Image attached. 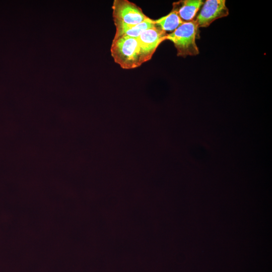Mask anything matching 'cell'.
<instances>
[{
	"label": "cell",
	"instance_id": "obj_2",
	"mask_svg": "<svg viewBox=\"0 0 272 272\" xmlns=\"http://www.w3.org/2000/svg\"><path fill=\"white\" fill-rule=\"evenodd\" d=\"M198 26L196 20L185 22L172 33L167 34L166 40L172 41L177 50V55L185 57L199 53L195 39L198 35Z\"/></svg>",
	"mask_w": 272,
	"mask_h": 272
},
{
	"label": "cell",
	"instance_id": "obj_6",
	"mask_svg": "<svg viewBox=\"0 0 272 272\" xmlns=\"http://www.w3.org/2000/svg\"><path fill=\"white\" fill-rule=\"evenodd\" d=\"M116 32L113 39L122 36L138 37L143 31L156 25L155 21L150 18L138 24H126L114 22Z\"/></svg>",
	"mask_w": 272,
	"mask_h": 272
},
{
	"label": "cell",
	"instance_id": "obj_1",
	"mask_svg": "<svg viewBox=\"0 0 272 272\" xmlns=\"http://www.w3.org/2000/svg\"><path fill=\"white\" fill-rule=\"evenodd\" d=\"M110 51L115 62L123 69L136 68L145 62L135 37L124 36L113 39Z\"/></svg>",
	"mask_w": 272,
	"mask_h": 272
},
{
	"label": "cell",
	"instance_id": "obj_8",
	"mask_svg": "<svg viewBox=\"0 0 272 272\" xmlns=\"http://www.w3.org/2000/svg\"><path fill=\"white\" fill-rule=\"evenodd\" d=\"M155 24L165 32H173L183 22L174 9L166 16L154 20Z\"/></svg>",
	"mask_w": 272,
	"mask_h": 272
},
{
	"label": "cell",
	"instance_id": "obj_7",
	"mask_svg": "<svg viewBox=\"0 0 272 272\" xmlns=\"http://www.w3.org/2000/svg\"><path fill=\"white\" fill-rule=\"evenodd\" d=\"M201 0H183L173 3V8L176 10L183 23L193 20L198 11L203 5Z\"/></svg>",
	"mask_w": 272,
	"mask_h": 272
},
{
	"label": "cell",
	"instance_id": "obj_3",
	"mask_svg": "<svg viewBox=\"0 0 272 272\" xmlns=\"http://www.w3.org/2000/svg\"><path fill=\"white\" fill-rule=\"evenodd\" d=\"M112 9L114 22L133 25L149 18L139 7L127 0H114Z\"/></svg>",
	"mask_w": 272,
	"mask_h": 272
},
{
	"label": "cell",
	"instance_id": "obj_4",
	"mask_svg": "<svg viewBox=\"0 0 272 272\" xmlns=\"http://www.w3.org/2000/svg\"><path fill=\"white\" fill-rule=\"evenodd\" d=\"M167 34L156 24L137 37L145 62L152 58L158 46L166 40Z\"/></svg>",
	"mask_w": 272,
	"mask_h": 272
},
{
	"label": "cell",
	"instance_id": "obj_5",
	"mask_svg": "<svg viewBox=\"0 0 272 272\" xmlns=\"http://www.w3.org/2000/svg\"><path fill=\"white\" fill-rule=\"evenodd\" d=\"M225 0H207L195 19L198 27H207L216 20L226 17L229 10Z\"/></svg>",
	"mask_w": 272,
	"mask_h": 272
}]
</instances>
